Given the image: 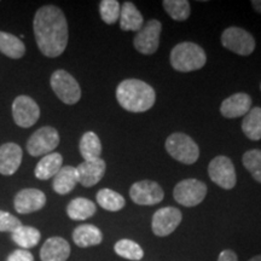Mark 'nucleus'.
Masks as SVG:
<instances>
[{
  "label": "nucleus",
  "instance_id": "1",
  "mask_svg": "<svg viewBox=\"0 0 261 261\" xmlns=\"http://www.w3.org/2000/svg\"><path fill=\"white\" fill-rule=\"evenodd\" d=\"M39 50L46 57H58L68 45V23L63 11L55 5H45L37 11L33 22Z\"/></svg>",
  "mask_w": 261,
  "mask_h": 261
},
{
  "label": "nucleus",
  "instance_id": "2",
  "mask_svg": "<svg viewBox=\"0 0 261 261\" xmlns=\"http://www.w3.org/2000/svg\"><path fill=\"white\" fill-rule=\"evenodd\" d=\"M116 99L127 112L144 113L155 104L156 94L154 89L144 81L127 79L117 86Z\"/></svg>",
  "mask_w": 261,
  "mask_h": 261
},
{
  "label": "nucleus",
  "instance_id": "3",
  "mask_svg": "<svg viewBox=\"0 0 261 261\" xmlns=\"http://www.w3.org/2000/svg\"><path fill=\"white\" fill-rule=\"evenodd\" d=\"M207 62L205 52L195 42H180L171 52V64L175 70L189 73L201 69Z\"/></svg>",
  "mask_w": 261,
  "mask_h": 261
},
{
  "label": "nucleus",
  "instance_id": "4",
  "mask_svg": "<svg viewBox=\"0 0 261 261\" xmlns=\"http://www.w3.org/2000/svg\"><path fill=\"white\" fill-rule=\"evenodd\" d=\"M168 154L177 161L192 165L200 158V149L191 137L185 133H173L166 140Z\"/></svg>",
  "mask_w": 261,
  "mask_h": 261
},
{
  "label": "nucleus",
  "instance_id": "5",
  "mask_svg": "<svg viewBox=\"0 0 261 261\" xmlns=\"http://www.w3.org/2000/svg\"><path fill=\"white\" fill-rule=\"evenodd\" d=\"M51 87L56 96L65 104L77 103L81 98V89L73 75L63 69L56 70L51 75Z\"/></svg>",
  "mask_w": 261,
  "mask_h": 261
},
{
  "label": "nucleus",
  "instance_id": "6",
  "mask_svg": "<svg viewBox=\"0 0 261 261\" xmlns=\"http://www.w3.org/2000/svg\"><path fill=\"white\" fill-rule=\"evenodd\" d=\"M60 144V135L54 127L45 126L35 130L27 142V151L32 156H45L51 154Z\"/></svg>",
  "mask_w": 261,
  "mask_h": 261
},
{
  "label": "nucleus",
  "instance_id": "7",
  "mask_svg": "<svg viewBox=\"0 0 261 261\" xmlns=\"http://www.w3.org/2000/svg\"><path fill=\"white\" fill-rule=\"evenodd\" d=\"M221 44L227 50L240 56H249L255 50V40L253 35L240 27L225 29L221 34Z\"/></svg>",
  "mask_w": 261,
  "mask_h": 261
},
{
  "label": "nucleus",
  "instance_id": "8",
  "mask_svg": "<svg viewBox=\"0 0 261 261\" xmlns=\"http://www.w3.org/2000/svg\"><path fill=\"white\" fill-rule=\"evenodd\" d=\"M207 187L198 179H185L175 185L173 196L179 204L184 207H195L204 200Z\"/></svg>",
  "mask_w": 261,
  "mask_h": 261
},
{
  "label": "nucleus",
  "instance_id": "9",
  "mask_svg": "<svg viewBox=\"0 0 261 261\" xmlns=\"http://www.w3.org/2000/svg\"><path fill=\"white\" fill-rule=\"evenodd\" d=\"M208 174L211 180L221 189L231 190L236 185V171L232 161L226 156H217L208 166Z\"/></svg>",
  "mask_w": 261,
  "mask_h": 261
},
{
  "label": "nucleus",
  "instance_id": "10",
  "mask_svg": "<svg viewBox=\"0 0 261 261\" xmlns=\"http://www.w3.org/2000/svg\"><path fill=\"white\" fill-rule=\"evenodd\" d=\"M12 116L15 123L22 128L34 126L40 117V108L28 96H18L12 103Z\"/></svg>",
  "mask_w": 261,
  "mask_h": 261
},
{
  "label": "nucleus",
  "instance_id": "11",
  "mask_svg": "<svg viewBox=\"0 0 261 261\" xmlns=\"http://www.w3.org/2000/svg\"><path fill=\"white\" fill-rule=\"evenodd\" d=\"M162 31L161 22L151 19L137 32L135 37L136 50L143 55H152L158 51L160 44V34Z\"/></svg>",
  "mask_w": 261,
  "mask_h": 261
},
{
  "label": "nucleus",
  "instance_id": "12",
  "mask_svg": "<svg viewBox=\"0 0 261 261\" xmlns=\"http://www.w3.org/2000/svg\"><path fill=\"white\" fill-rule=\"evenodd\" d=\"M130 200L139 205H154L165 197V192L158 182L152 180L137 181L129 189Z\"/></svg>",
  "mask_w": 261,
  "mask_h": 261
},
{
  "label": "nucleus",
  "instance_id": "13",
  "mask_svg": "<svg viewBox=\"0 0 261 261\" xmlns=\"http://www.w3.org/2000/svg\"><path fill=\"white\" fill-rule=\"evenodd\" d=\"M181 212L174 207H163L154 214L151 220L152 232L159 237L171 234L181 223Z\"/></svg>",
  "mask_w": 261,
  "mask_h": 261
},
{
  "label": "nucleus",
  "instance_id": "14",
  "mask_svg": "<svg viewBox=\"0 0 261 261\" xmlns=\"http://www.w3.org/2000/svg\"><path fill=\"white\" fill-rule=\"evenodd\" d=\"M46 204V195L39 189H23L15 196V210L19 214H29L40 211Z\"/></svg>",
  "mask_w": 261,
  "mask_h": 261
},
{
  "label": "nucleus",
  "instance_id": "15",
  "mask_svg": "<svg viewBox=\"0 0 261 261\" xmlns=\"http://www.w3.org/2000/svg\"><path fill=\"white\" fill-rule=\"evenodd\" d=\"M107 165L102 159L93 160V161H84L76 167L77 179L85 188H91L97 182L102 180L106 174Z\"/></svg>",
  "mask_w": 261,
  "mask_h": 261
},
{
  "label": "nucleus",
  "instance_id": "16",
  "mask_svg": "<svg viewBox=\"0 0 261 261\" xmlns=\"http://www.w3.org/2000/svg\"><path fill=\"white\" fill-rule=\"evenodd\" d=\"M21 146L16 143H5L0 146V174L12 175L17 172L22 163Z\"/></svg>",
  "mask_w": 261,
  "mask_h": 261
},
{
  "label": "nucleus",
  "instance_id": "17",
  "mask_svg": "<svg viewBox=\"0 0 261 261\" xmlns=\"http://www.w3.org/2000/svg\"><path fill=\"white\" fill-rule=\"evenodd\" d=\"M252 109V98L247 93H234L221 103L220 113L227 119L244 116Z\"/></svg>",
  "mask_w": 261,
  "mask_h": 261
},
{
  "label": "nucleus",
  "instance_id": "18",
  "mask_svg": "<svg viewBox=\"0 0 261 261\" xmlns=\"http://www.w3.org/2000/svg\"><path fill=\"white\" fill-rule=\"evenodd\" d=\"M70 255V246L64 238L51 237L42 244L41 261H67Z\"/></svg>",
  "mask_w": 261,
  "mask_h": 261
},
{
  "label": "nucleus",
  "instance_id": "19",
  "mask_svg": "<svg viewBox=\"0 0 261 261\" xmlns=\"http://www.w3.org/2000/svg\"><path fill=\"white\" fill-rule=\"evenodd\" d=\"M73 241L80 248L98 246V244L102 243L103 233L94 225H80L73 231Z\"/></svg>",
  "mask_w": 261,
  "mask_h": 261
},
{
  "label": "nucleus",
  "instance_id": "20",
  "mask_svg": "<svg viewBox=\"0 0 261 261\" xmlns=\"http://www.w3.org/2000/svg\"><path fill=\"white\" fill-rule=\"evenodd\" d=\"M62 165H63V158L58 152H51V154L45 155L38 162L37 167L34 169L35 177L40 180H47V179L54 178L60 172Z\"/></svg>",
  "mask_w": 261,
  "mask_h": 261
},
{
  "label": "nucleus",
  "instance_id": "21",
  "mask_svg": "<svg viewBox=\"0 0 261 261\" xmlns=\"http://www.w3.org/2000/svg\"><path fill=\"white\" fill-rule=\"evenodd\" d=\"M144 25V18L136 5L130 2H126L121 6L120 12V27L122 31L138 32Z\"/></svg>",
  "mask_w": 261,
  "mask_h": 261
},
{
  "label": "nucleus",
  "instance_id": "22",
  "mask_svg": "<svg viewBox=\"0 0 261 261\" xmlns=\"http://www.w3.org/2000/svg\"><path fill=\"white\" fill-rule=\"evenodd\" d=\"M77 182H79V179H77L76 167L65 166V167H62L60 172L54 177L52 187L57 194L67 195L76 187Z\"/></svg>",
  "mask_w": 261,
  "mask_h": 261
},
{
  "label": "nucleus",
  "instance_id": "23",
  "mask_svg": "<svg viewBox=\"0 0 261 261\" xmlns=\"http://www.w3.org/2000/svg\"><path fill=\"white\" fill-rule=\"evenodd\" d=\"M96 211V204L85 197L74 198L67 207V214L71 220H86L93 217Z\"/></svg>",
  "mask_w": 261,
  "mask_h": 261
},
{
  "label": "nucleus",
  "instance_id": "24",
  "mask_svg": "<svg viewBox=\"0 0 261 261\" xmlns=\"http://www.w3.org/2000/svg\"><path fill=\"white\" fill-rule=\"evenodd\" d=\"M11 238L18 247H21V249L28 250L38 246V243L40 242L41 233L38 228L22 225L11 233Z\"/></svg>",
  "mask_w": 261,
  "mask_h": 261
},
{
  "label": "nucleus",
  "instance_id": "25",
  "mask_svg": "<svg viewBox=\"0 0 261 261\" xmlns=\"http://www.w3.org/2000/svg\"><path fill=\"white\" fill-rule=\"evenodd\" d=\"M80 154L85 161H93V160L100 159L102 154V143L94 132L84 133L80 139Z\"/></svg>",
  "mask_w": 261,
  "mask_h": 261
},
{
  "label": "nucleus",
  "instance_id": "26",
  "mask_svg": "<svg viewBox=\"0 0 261 261\" xmlns=\"http://www.w3.org/2000/svg\"><path fill=\"white\" fill-rule=\"evenodd\" d=\"M0 52L14 60L22 58L25 54L23 41L10 33L0 32Z\"/></svg>",
  "mask_w": 261,
  "mask_h": 261
},
{
  "label": "nucleus",
  "instance_id": "27",
  "mask_svg": "<svg viewBox=\"0 0 261 261\" xmlns=\"http://www.w3.org/2000/svg\"><path fill=\"white\" fill-rule=\"evenodd\" d=\"M242 130L250 140L261 139V108H253L244 115Z\"/></svg>",
  "mask_w": 261,
  "mask_h": 261
},
{
  "label": "nucleus",
  "instance_id": "28",
  "mask_svg": "<svg viewBox=\"0 0 261 261\" xmlns=\"http://www.w3.org/2000/svg\"><path fill=\"white\" fill-rule=\"evenodd\" d=\"M97 202L103 210L109 212H119L125 207L126 201L122 195L112 190V189H102L97 192Z\"/></svg>",
  "mask_w": 261,
  "mask_h": 261
},
{
  "label": "nucleus",
  "instance_id": "29",
  "mask_svg": "<svg viewBox=\"0 0 261 261\" xmlns=\"http://www.w3.org/2000/svg\"><path fill=\"white\" fill-rule=\"evenodd\" d=\"M114 249H115L117 255L127 260L139 261L144 256V252H143L142 247L138 243H136L135 241L127 240V238H123V240H120L119 242H116Z\"/></svg>",
  "mask_w": 261,
  "mask_h": 261
},
{
  "label": "nucleus",
  "instance_id": "30",
  "mask_svg": "<svg viewBox=\"0 0 261 261\" xmlns=\"http://www.w3.org/2000/svg\"><path fill=\"white\" fill-rule=\"evenodd\" d=\"M162 5L174 21H185L190 16V3L187 0H165Z\"/></svg>",
  "mask_w": 261,
  "mask_h": 261
},
{
  "label": "nucleus",
  "instance_id": "31",
  "mask_svg": "<svg viewBox=\"0 0 261 261\" xmlns=\"http://www.w3.org/2000/svg\"><path fill=\"white\" fill-rule=\"evenodd\" d=\"M242 162L252 177L257 182H261V150L253 149L244 152Z\"/></svg>",
  "mask_w": 261,
  "mask_h": 261
},
{
  "label": "nucleus",
  "instance_id": "32",
  "mask_svg": "<svg viewBox=\"0 0 261 261\" xmlns=\"http://www.w3.org/2000/svg\"><path fill=\"white\" fill-rule=\"evenodd\" d=\"M100 17L107 24L116 23L120 18L121 6L116 0H102L99 4Z\"/></svg>",
  "mask_w": 261,
  "mask_h": 261
},
{
  "label": "nucleus",
  "instance_id": "33",
  "mask_svg": "<svg viewBox=\"0 0 261 261\" xmlns=\"http://www.w3.org/2000/svg\"><path fill=\"white\" fill-rule=\"evenodd\" d=\"M19 226H22L21 220L9 212L0 211V232H14Z\"/></svg>",
  "mask_w": 261,
  "mask_h": 261
},
{
  "label": "nucleus",
  "instance_id": "34",
  "mask_svg": "<svg viewBox=\"0 0 261 261\" xmlns=\"http://www.w3.org/2000/svg\"><path fill=\"white\" fill-rule=\"evenodd\" d=\"M6 261H34V256L29 250L16 249L10 254Z\"/></svg>",
  "mask_w": 261,
  "mask_h": 261
},
{
  "label": "nucleus",
  "instance_id": "35",
  "mask_svg": "<svg viewBox=\"0 0 261 261\" xmlns=\"http://www.w3.org/2000/svg\"><path fill=\"white\" fill-rule=\"evenodd\" d=\"M218 261H238V257L236 254L232 252V250L226 249V250H223V252L220 253Z\"/></svg>",
  "mask_w": 261,
  "mask_h": 261
},
{
  "label": "nucleus",
  "instance_id": "36",
  "mask_svg": "<svg viewBox=\"0 0 261 261\" xmlns=\"http://www.w3.org/2000/svg\"><path fill=\"white\" fill-rule=\"evenodd\" d=\"M252 5H253V8L255 9L257 12H259V14H261V0H253Z\"/></svg>",
  "mask_w": 261,
  "mask_h": 261
},
{
  "label": "nucleus",
  "instance_id": "37",
  "mask_svg": "<svg viewBox=\"0 0 261 261\" xmlns=\"http://www.w3.org/2000/svg\"><path fill=\"white\" fill-rule=\"evenodd\" d=\"M249 261H261V255H257V256H254L250 259Z\"/></svg>",
  "mask_w": 261,
  "mask_h": 261
},
{
  "label": "nucleus",
  "instance_id": "38",
  "mask_svg": "<svg viewBox=\"0 0 261 261\" xmlns=\"http://www.w3.org/2000/svg\"><path fill=\"white\" fill-rule=\"evenodd\" d=\"M260 87H261V86H260Z\"/></svg>",
  "mask_w": 261,
  "mask_h": 261
}]
</instances>
